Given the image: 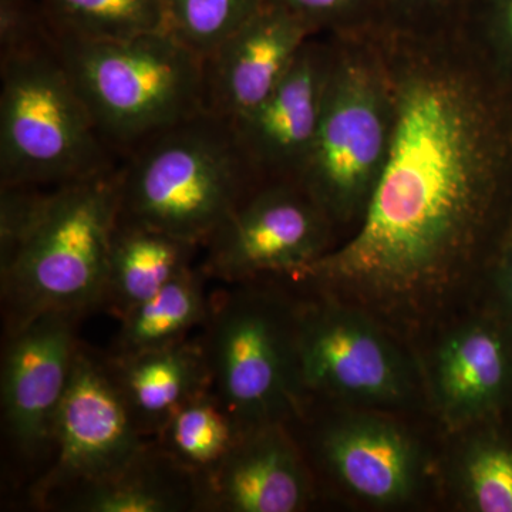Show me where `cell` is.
I'll return each mask as SVG.
<instances>
[{"label":"cell","instance_id":"1","mask_svg":"<svg viewBox=\"0 0 512 512\" xmlns=\"http://www.w3.org/2000/svg\"><path fill=\"white\" fill-rule=\"evenodd\" d=\"M376 39L393 90L389 157L355 234L289 278L406 296L453 275L510 197L512 83L460 25Z\"/></svg>","mask_w":512,"mask_h":512},{"label":"cell","instance_id":"2","mask_svg":"<svg viewBox=\"0 0 512 512\" xmlns=\"http://www.w3.org/2000/svg\"><path fill=\"white\" fill-rule=\"evenodd\" d=\"M259 184L231 124L204 111L130 151L120 218L204 247Z\"/></svg>","mask_w":512,"mask_h":512},{"label":"cell","instance_id":"3","mask_svg":"<svg viewBox=\"0 0 512 512\" xmlns=\"http://www.w3.org/2000/svg\"><path fill=\"white\" fill-rule=\"evenodd\" d=\"M120 218V168L56 185L35 231L0 271L6 335L45 313L103 308Z\"/></svg>","mask_w":512,"mask_h":512},{"label":"cell","instance_id":"4","mask_svg":"<svg viewBox=\"0 0 512 512\" xmlns=\"http://www.w3.org/2000/svg\"><path fill=\"white\" fill-rule=\"evenodd\" d=\"M52 37L107 147L134 150L204 113V60L170 32L107 42Z\"/></svg>","mask_w":512,"mask_h":512},{"label":"cell","instance_id":"5","mask_svg":"<svg viewBox=\"0 0 512 512\" xmlns=\"http://www.w3.org/2000/svg\"><path fill=\"white\" fill-rule=\"evenodd\" d=\"M376 32L335 36L318 131L296 180L333 225L362 220L392 147L393 90Z\"/></svg>","mask_w":512,"mask_h":512},{"label":"cell","instance_id":"6","mask_svg":"<svg viewBox=\"0 0 512 512\" xmlns=\"http://www.w3.org/2000/svg\"><path fill=\"white\" fill-rule=\"evenodd\" d=\"M301 305L255 281L210 295L201 342L212 390L244 430L289 424L308 409L299 362Z\"/></svg>","mask_w":512,"mask_h":512},{"label":"cell","instance_id":"7","mask_svg":"<svg viewBox=\"0 0 512 512\" xmlns=\"http://www.w3.org/2000/svg\"><path fill=\"white\" fill-rule=\"evenodd\" d=\"M107 148L53 37L0 57V185L79 180L110 167Z\"/></svg>","mask_w":512,"mask_h":512},{"label":"cell","instance_id":"8","mask_svg":"<svg viewBox=\"0 0 512 512\" xmlns=\"http://www.w3.org/2000/svg\"><path fill=\"white\" fill-rule=\"evenodd\" d=\"M131 419L111 369L109 353L79 342L57 413L50 466L30 488L35 507L113 476L147 446Z\"/></svg>","mask_w":512,"mask_h":512},{"label":"cell","instance_id":"9","mask_svg":"<svg viewBox=\"0 0 512 512\" xmlns=\"http://www.w3.org/2000/svg\"><path fill=\"white\" fill-rule=\"evenodd\" d=\"M332 227L301 184L262 183L204 245L200 269L224 285L292 276L329 251Z\"/></svg>","mask_w":512,"mask_h":512},{"label":"cell","instance_id":"10","mask_svg":"<svg viewBox=\"0 0 512 512\" xmlns=\"http://www.w3.org/2000/svg\"><path fill=\"white\" fill-rule=\"evenodd\" d=\"M299 362L309 396L369 404L403 402L406 360L372 319L330 301L301 305Z\"/></svg>","mask_w":512,"mask_h":512},{"label":"cell","instance_id":"11","mask_svg":"<svg viewBox=\"0 0 512 512\" xmlns=\"http://www.w3.org/2000/svg\"><path fill=\"white\" fill-rule=\"evenodd\" d=\"M73 313H45L9 333L2 360V419L9 443L28 461L52 454L60 404L80 340Z\"/></svg>","mask_w":512,"mask_h":512},{"label":"cell","instance_id":"12","mask_svg":"<svg viewBox=\"0 0 512 512\" xmlns=\"http://www.w3.org/2000/svg\"><path fill=\"white\" fill-rule=\"evenodd\" d=\"M335 52V36L309 37L268 97L229 123L259 183L298 180L318 131Z\"/></svg>","mask_w":512,"mask_h":512},{"label":"cell","instance_id":"13","mask_svg":"<svg viewBox=\"0 0 512 512\" xmlns=\"http://www.w3.org/2000/svg\"><path fill=\"white\" fill-rule=\"evenodd\" d=\"M305 23L265 3L204 59V111L232 121L275 89L309 37Z\"/></svg>","mask_w":512,"mask_h":512},{"label":"cell","instance_id":"14","mask_svg":"<svg viewBox=\"0 0 512 512\" xmlns=\"http://www.w3.org/2000/svg\"><path fill=\"white\" fill-rule=\"evenodd\" d=\"M313 494L311 471L288 424L242 434L200 483V512H298Z\"/></svg>","mask_w":512,"mask_h":512},{"label":"cell","instance_id":"15","mask_svg":"<svg viewBox=\"0 0 512 512\" xmlns=\"http://www.w3.org/2000/svg\"><path fill=\"white\" fill-rule=\"evenodd\" d=\"M312 451L339 484L367 503H402L416 488V448L390 421L357 416L322 423L312 434Z\"/></svg>","mask_w":512,"mask_h":512},{"label":"cell","instance_id":"16","mask_svg":"<svg viewBox=\"0 0 512 512\" xmlns=\"http://www.w3.org/2000/svg\"><path fill=\"white\" fill-rule=\"evenodd\" d=\"M109 359L128 413L146 439L153 440L188 400L212 387L201 338L134 355L109 353Z\"/></svg>","mask_w":512,"mask_h":512},{"label":"cell","instance_id":"17","mask_svg":"<svg viewBox=\"0 0 512 512\" xmlns=\"http://www.w3.org/2000/svg\"><path fill=\"white\" fill-rule=\"evenodd\" d=\"M47 510L70 512H200L197 478L150 440L113 476L74 488Z\"/></svg>","mask_w":512,"mask_h":512},{"label":"cell","instance_id":"18","mask_svg":"<svg viewBox=\"0 0 512 512\" xmlns=\"http://www.w3.org/2000/svg\"><path fill=\"white\" fill-rule=\"evenodd\" d=\"M510 373V352L497 330L484 323L456 330L436 360L441 409L454 421L481 416L503 396Z\"/></svg>","mask_w":512,"mask_h":512},{"label":"cell","instance_id":"19","mask_svg":"<svg viewBox=\"0 0 512 512\" xmlns=\"http://www.w3.org/2000/svg\"><path fill=\"white\" fill-rule=\"evenodd\" d=\"M198 245L119 218L111 241L103 309L123 319L191 268Z\"/></svg>","mask_w":512,"mask_h":512},{"label":"cell","instance_id":"20","mask_svg":"<svg viewBox=\"0 0 512 512\" xmlns=\"http://www.w3.org/2000/svg\"><path fill=\"white\" fill-rule=\"evenodd\" d=\"M207 276L191 266L168 282L153 298L141 303L121 320V329L110 353L134 355L183 342L207 322L210 296Z\"/></svg>","mask_w":512,"mask_h":512},{"label":"cell","instance_id":"21","mask_svg":"<svg viewBox=\"0 0 512 512\" xmlns=\"http://www.w3.org/2000/svg\"><path fill=\"white\" fill-rule=\"evenodd\" d=\"M214 390L192 397L154 437L157 446L197 478L198 488L245 433Z\"/></svg>","mask_w":512,"mask_h":512},{"label":"cell","instance_id":"22","mask_svg":"<svg viewBox=\"0 0 512 512\" xmlns=\"http://www.w3.org/2000/svg\"><path fill=\"white\" fill-rule=\"evenodd\" d=\"M56 36L107 42L168 32L163 0H40Z\"/></svg>","mask_w":512,"mask_h":512},{"label":"cell","instance_id":"23","mask_svg":"<svg viewBox=\"0 0 512 512\" xmlns=\"http://www.w3.org/2000/svg\"><path fill=\"white\" fill-rule=\"evenodd\" d=\"M168 32L202 60L264 5V0H163Z\"/></svg>","mask_w":512,"mask_h":512},{"label":"cell","instance_id":"24","mask_svg":"<svg viewBox=\"0 0 512 512\" xmlns=\"http://www.w3.org/2000/svg\"><path fill=\"white\" fill-rule=\"evenodd\" d=\"M305 23L315 35L355 36L384 26L380 0H264Z\"/></svg>","mask_w":512,"mask_h":512},{"label":"cell","instance_id":"25","mask_svg":"<svg viewBox=\"0 0 512 512\" xmlns=\"http://www.w3.org/2000/svg\"><path fill=\"white\" fill-rule=\"evenodd\" d=\"M468 503L480 512H512V451L484 443L468 451L463 464Z\"/></svg>","mask_w":512,"mask_h":512},{"label":"cell","instance_id":"26","mask_svg":"<svg viewBox=\"0 0 512 512\" xmlns=\"http://www.w3.org/2000/svg\"><path fill=\"white\" fill-rule=\"evenodd\" d=\"M460 29L491 69L512 83V0H467Z\"/></svg>","mask_w":512,"mask_h":512},{"label":"cell","instance_id":"27","mask_svg":"<svg viewBox=\"0 0 512 512\" xmlns=\"http://www.w3.org/2000/svg\"><path fill=\"white\" fill-rule=\"evenodd\" d=\"M52 188L0 185V271L8 268L42 220Z\"/></svg>","mask_w":512,"mask_h":512},{"label":"cell","instance_id":"28","mask_svg":"<svg viewBox=\"0 0 512 512\" xmlns=\"http://www.w3.org/2000/svg\"><path fill=\"white\" fill-rule=\"evenodd\" d=\"M52 40L40 0H0V57L47 45Z\"/></svg>","mask_w":512,"mask_h":512},{"label":"cell","instance_id":"29","mask_svg":"<svg viewBox=\"0 0 512 512\" xmlns=\"http://www.w3.org/2000/svg\"><path fill=\"white\" fill-rule=\"evenodd\" d=\"M384 28L429 32L460 23L467 0H380Z\"/></svg>","mask_w":512,"mask_h":512},{"label":"cell","instance_id":"30","mask_svg":"<svg viewBox=\"0 0 512 512\" xmlns=\"http://www.w3.org/2000/svg\"><path fill=\"white\" fill-rule=\"evenodd\" d=\"M501 288L504 289L505 298L512 309V228L504 241L503 255H501Z\"/></svg>","mask_w":512,"mask_h":512}]
</instances>
